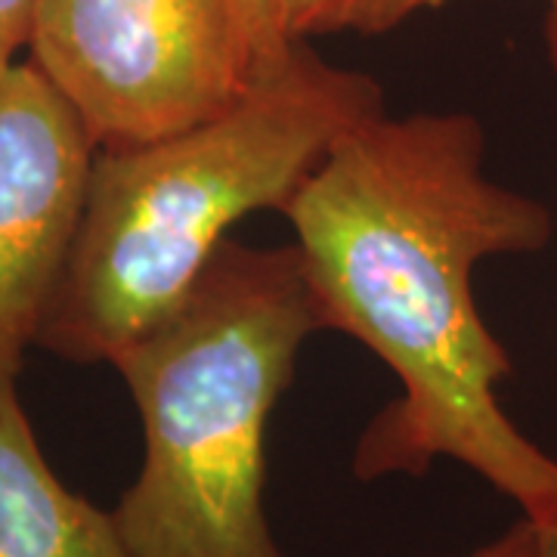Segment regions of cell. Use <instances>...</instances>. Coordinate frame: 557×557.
<instances>
[{
    "label": "cell",
    "instance_id": "cell-2",
    "mask_svg": "<svg viewBox=\"0 0 557 557\" xmlns=\"http://www.w3.org/2000/svg\"><path fill=\"white\" fill-rule=\"evenodd\" d=\"M379 115V81L295 40L218 119L97 149L40 347L72 362H115L189 295L233 226L285 211L335 143Z\"/></svg>",
    "mask_w": 557,
    "mask_h": 557
},
{
    "label": "cell",
    "instance_id": "cell-13",
    "mask_svg": "<svg viewBox=\"0 0 557 557\" xmlns=\"http://www.w3.org/2000/svg\"><path fill=\"white\" fill-rule=\"evenodd\" d=\"M555 218H557V214H555Z\"/></svg>",
    "mask_w": 557,
    "mask_h": 557
},
{
    "label": "cell",
    "instance_id": "cell-5",
    "mask_svg": "<svg viewBox=\"0 0 557 557\" xmlns=\"http://www.w3.org/2000/svg\"><path fill=\"white\" fill-rule=\"evenodd\" d=\"M97 143L32 60L0 65V375L28 344L78 236Z\"/></svg>",
    "mask_w": 557,
    "mask_h": 557
},
{
    "label": "cell",
    "instance_id": "cell-7",
    "mask_svg": "<svg viewBox=\"0 0 557 557\" xmlns=\"http://www.w3.org/2000/svg\"><path fill=\"white\" fill-rule=\"evenodd\" d=\"M278 32L288 40L322 35H387L418 13L456 0H270Z\"/></svg>",
    "mask_w": 557,
    "mask_h": 557
},
{
    "label": "cell",
    "instance_id": "cell-11",
    "mask_svg": "<svg viewBox=\"0 0 557 557\" xmlns=\"http://www.w3.org/2000/svg\"><path fill=\"white\" fill-rule=\"evenodd\" d=\"M542 38H545V57L557 75V0H545V22H542Z\"/></svg>",
    "mask_w": 557,
    "mask_h": 557
},
{
    "label": "cell",
    "instance_id": "cell-12",
    "mask_svg": "<svg viewBox=\"0 0 557 557\" xmlns=\"http://www.w3.org/2000/svg\"><path fill=\"white\" fill-rule=\"evenodd\" d=\"M539 545H536V557H557V527L555 530H539Z\"/></svg>",
    "mask_w": 557,
    "mask_h": 557
},
{
    "label": "cell",
    "instance_id": "cell-8",
    "mask_svg": "<svg viewBox=\"0 0 557 557\" xmlns=\"http://www.w3.org/2000/svg\"><path fill=\"white\" fill-rule=\"evenodd\" d=\"M236 10L245 38L251 44V53L260 69H267L270 62H276L278 57H285V50L295 44L278 32L276 16H273V3L270 0H230Z\"/></svg>",
    "mask_w": 557,
    "mask_h": 557
},
{
    "label": "cell",
    "instance_id": "cell-3",
    "mask_svg": "<svg viewBox=\"0 0 557 557\" xmlns=\"http://www.w3.org/2000/svg\"><path fill=\"white\" fill-rule=\"evenodd\" d=\"M313 332L298 245L230 239L112 362L143 421V468L112 511L131 557H285L263 508L267 424Z\"/></svg>",
    "mask_w": 557,
    "mask_h": 557
},
{
    "label": "cell",
    "instance_id": "cell-10",
    "mask_svg": "<svg viewBox=\"0 0 557 557\" xmlns=\"http://www.w3.org/2000/svg\"><path fill=\"white\" fill-rule=\"evenodd\" d=\"M536 545H539L536 523L523 518L518 520L508 533H502L498 539H493L490 545L474 548V552H468V555H458V557H536Z\"/></svg>",
    "mask_w": 557,
    "mask_h": 557
},
{
    "label": "cell",
    "instance_id": "cell-6",
    "mask_svg": "<svg viewBox=\"0 0 557 557\" xmlns=\"http://www.w3.org/2000/svg\"><path fill=\"white\" fill-rule=\"evenodd\" d=\"M0 557H131L115 515L50 471L13 375H0Z\"/></svg>",
    "mask_w": 557,
    "mask_h": 557
},
{
    "label": "cell",
    "instance_id": "cell-9",
    "mask_svg": "<svg viewBox=\"0 0 557 557\" xmlns=\"http://www.w3.org/2000/svg\"><path fill=\"white\" fill-rule=\"evenodd\" d=\"M38 0H0V65L20 60Z\"/></svg>",
    "mask_w": 557,
    "mask_h": 557
},
{
    "label": "cell",
    "instance_id": "cell-1",
    "mask_svg": "<svg viewBox=\"0 0 557 557\" xmlns=\"http://www.w3.org/2000/svg\"><path fill=\"white\" fill-rule=\"evenodd\" d=\"M282 214L322 329L366 344L403 387L359 437L354 474L421 478L453 458L555 530L557 458L498 403L511 357L480 317L474 270L539 255L557 218L486 174L483 124L468 112L366 121Z\"/></svg>",
    "mask_w": 557,
    "mask_h": 557
},
{
    "label": "cell",
    "instance_id": "cell-4",
    "mask_svg": "<svg viewBox=\"0 0 557 557\" xmlns=\"http://www.w3.org/2000/svg\"><path fill=\"white\" fill-rule=\"evenodd\" d=\"M25 50L97 149L218 119L258 75L230 0H38Z\"/></svg>",
    "mask_w": 557,
    "mask_h": 557
}]
</instances>
